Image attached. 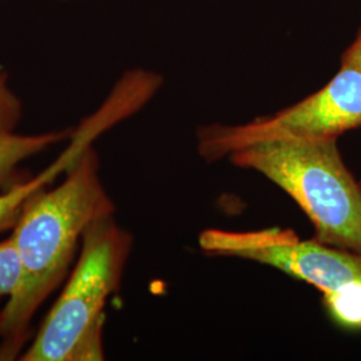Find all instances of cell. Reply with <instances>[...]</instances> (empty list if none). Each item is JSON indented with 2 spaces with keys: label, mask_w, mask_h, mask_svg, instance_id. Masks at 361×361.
Instances as JSON below:
<instances>
[{
  "label": "cell",
  "mask_w": 361,
  "mask_h": 361,
  "mask_svg": "<svg viewBox=\"0 0 361 361\" xmlns=\"http://www.w3.org/2000/svg\"><path fill=\"white\" fill-rule=\"evenodd\" d=\"M114 210L92 146L66 171L61 185L40 192L27 204L11 235L23 276L0 313V360L16 359L28 338L32 317L61 284L78 243L92 222L113 216Z\"/></svg>",
  "instance_id": "6da1fadb"
},
{
  "label": "cell",
  "mask_w": 361,
  "mask_h": 361,
  "mask_svg": "<svg viewBox=\"0 0 361 361\" xmlns=\"http://www.w3.org/2000/svg\"><path fill=\"white\" fill-rule=\"evenodd\" d=\"M337 138H279L244 146L233 165L255 170L296 201L317 241L361 253V186L345 168Z\"/></svg>",
  "instance_id": "7a4b0ae2"
},
{
  "label": "cell",
  "mask_w": 361,
  "mask_h": 361,
  "mask_svg": "<svg viewBox=\"0 0 361 361\" xmlns=\"http://www.w3.org/2000/svg\"><path fill=\"white\" fill-rule=\"evenodd\" d=\"M131 237L111 216L82 237L77 265L22 361L104 360V305L129 257Z\"/></svg>",
  "instance_id": "3957f363"
},
{
  "label": "cell",
  "mask_w": 361,
  "mask_h": 361,
  "mask_svg": "<svg viewBox=\"0 0 361 361\" xmlns=\"http://www.w3.org/2000/svg\"><path fill=\"white\" fill-rule=\"evenodd\" d=\"M200 246L209 255L256 261L316 286L336 322L361 329V253L301 240L283 228L249 232L207 229Z\"/></svg>",
  "instance_id": "277c9868"
},
{
  "label": "cell",
  "mask_w": 361,
  "mask_h": 361,
  "mask_svg": "<svg viewBox=\"0 0 361 361\" xmlns=\"http://www.w3.org/2000/svg\"><path fill=\"white\" fill-rule=\"evenodd\" d=\"M361 126V68L341 65L322 90L271 116L245 125H213L198 134V152L207 161L229 157L252 143L296 138H337Z\"/></svg>",
  "instance_id": "5b68a950"
},
{
  "label": "cell",
  "mask_w": 361,
  "mask_h": 361,
  "mask_svg": "<svg viewBox=\"0 0 361 361\" xmlns=\"http://www.w3.org/2000/svg\"><path fill=\"white\" fill-rule=\"evenodd\" d=\"M158 85L157 75L143 71L123 78L97 113L83 119L77 129L73 130L70 142L55 161L32 180L13 185L7 193L0 194V232L13 228L25 207L35 195L46 190V186L56 180L61 173L71 168L104 131L135 113L154 94Z\"/></svg>",
  "instance_id": "8992f818"
},
{
  "label": "cell",
  "mask_w": 361,
  "mask_h": 361,
  "mask_svg": "<svg viewBox=\"0 0 361 361\" xmlns=\"http://www.w3.org/2000/svg\"><path fill=\"white\" fill-rule=\"evenodd\" d=\"M71 133V130H59L35 135H20L13 131H0V185L18 176L19 164L39 154L54 143L68 140Z\"/></svg>",
  "instance_id": "52a82bcc"
},
{
  "label": "cell",
  "mask_w": 361,
  "mask_h": 361,
  "mask_svg": "<svg viewBox=\"0 0 361 361\" xmlns=\"http://www.w3.org/2000/svg\"><path fill=\"white\" fill-rule=\"evenodd\" d=\"M23 276V264L13 238L0 243V298L13 297Z\"/></svg>",
  "instance_id": "ba28073f"
},
{
  "label": "cell",
  "mask_w": 361,
  "mask_h": 361,
  "mask_svg": "<svg viewBox=\"0 0 361 361\" xmlns=\"http://www.w3.org/2000/svg\"><path fill=\"white\" fill-rule=\"evenodd\" d=\"M22 118V104L8 87V75L0 68V131H13Z\"/></svg>",
  "instance_id": "9c48e42d"
},
{
  "label": "cell",
  "mask_w": 361,
  "mask_h": 361,
  "mask_svg": "<svg viewBox=\"0 0 361 361\" xmlns=\"http://www.w3.org/2000/svg\"><path fill=\"white\" fill-rule=\"evenodd\" d=\"M341 65L353 66L361 68V30L359 31L357 38L355 39L348 50L344 52Z\"/></svg>",
  "instance_id": "30bf717a"
}]
</instances>
